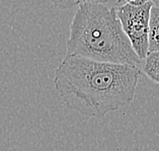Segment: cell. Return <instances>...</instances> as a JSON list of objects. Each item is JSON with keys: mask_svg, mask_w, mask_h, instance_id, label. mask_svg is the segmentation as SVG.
Wrapping results in <instances>:
<instances>
[{"mask_svg": "<svg viewBox=\"0 0 159 151\" xmlns=\"http://www.w3.org/2000/svg\"><path fill=\"white\" fill-rule=\"evenodd\" d=\"M140 77L132 65L66 56L55 69L54 85L69 110L100 119L132 103Z\"/></svg>", "mask_w": 159, "mask_h": 151, "instance_id": "1", "label": "cell"}, {"mask_svg": "<svg viewBox=\"0 0 159 151\" xmlns=\"http://www.w3.org/2000/svg\"><path fill=\"white\" fill-rule=\"evenodd\" d=\"M66 56L139 67L143 61L123 32L115 7L100 3L78 5L69 26Z\"/></svg>", "mask_w": 159, "mask_h": 151, "instance_id": "2", "label": "cell"}, {"mask_svg": "<svg viewBox=\"0 0 159 151\" xmlns=\"http://www.w3.org/2000/svg\"><path fill=\"white\" fill-rule=\"evenodd\" d=\"M152 6L153 3L151 1L141 6H132L127 3L114 6L123 32L129 40L136 55L142 61H144L148 54L149 19Z\"/></svg>", "mask_w": 159, "mask_h": 151, "instance_id": "3", "label": "cell"}, {"mask_svg": "<svg viewBox=\"0 0 159 151\" xmlns=\"http://www.w3.org/2000/svg\"><path fill=\"white\" fill-rule=\"evenodd\" d=\"M159 52V7L152 6L150 10L148 53Z\"/></svg>", "mask_w": 159, "mask_h": 151, "instance_id": "4", "label": "cell"}, {"mask_svg": "<svg viewBox=\"0 0 159 151\" xmlns=\"http://www.w3.org/2000/svg\"><path fill=\"white\" fill-rule=\"evenodd\" d=\"M143 71L149 78L159 84V52H149L143 63Z\"/></svg>", "mask_w": 159, "mask_h": 151, "instance_id": "5", "label": "cell"}, {"mask_svg": "<svg viewBox=\"0 0 159 151\" xmlns=\"http://www.w3.org/2000/svg\"><path fill=\"white\" fill-rule=\"evenodd\" d=\"M56 8L60 10H67L73 8L75 6H78L83 3H100V4H106L107 0H49ZM123 4V0H117L115 6H120Z\"/></svg>", "mask_w": 159, "mask_h": 151, "instance_id": "6", "label": "cell"}, {"mask_svg": "<svg viewBox=\"0 0 159 151\" xmlns=\"http://www.w3.org/2000/svg\"><path fill=\"white\" fill-rule=\"evenodd\" d=\"M148 1H150V0H123V4L127 3V4L132 6H141Z\"/></svg>", "mask_w": 159, "mask_h": 151, "instance_id": "7", "label": "cell"}, {"mask_svg": "<svg viewBox=\"0 0 159 151\" xmlns=\"http://www.w3.org/2000/svg\"><path fill=\"white\" fill-rule=\"evenodd\" d=\"M150 1L153 3V5H154V6L159 7V0H150Z\"/></svg>", "mask_w": 159, "mask_h": 151, "instance_id": "8", "label": "cell"}]
</instances>
